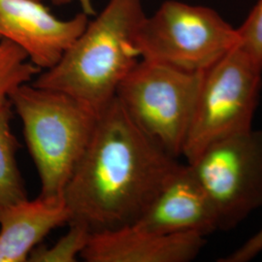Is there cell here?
<instances>
[{
	"mask_svg": "<svg viewBox=\"0 0 262 262\" xmlns=\"http://www.w3.org/2000/svg\"><path fill=\"white\" fill-rule=\"evenodd\" d=\"M180 165L115 98L98 115L64 188L69 224L94 233L137 223Z\"/></svg>",
	"mask_w": 262,
	"mask_h": 262,
	"instance_id": "1",
	"label": "cell"
},
{
	"mask_svg": "<svg viewBox=\"0 0 262 262\" xmlns=\"http://www.w3.org/2000/svg\"><path fill=\"white\" fill-rule=\"evenodd\" d=\"M145 17L142 0H109L56 64L31 84L67 94L98 116L140 60L135 36Z\"/></svg>",
	"mask_w": 262,
	"mask_h": 262,
	"instance_id": "2",
	"label": "cell"
},
{
	"mask_svg": "<svg viewBox=\"0 0 262 262\" xmlns=\"http://www.w3.org/2000/svg\"><path fill=\"white\" fill-rule=\"evenodd\" d=\"M23 122L43 196H63L90 142L97 115L67 94L23 84L10 96Z\"/></svg>",
	"mask_w": 262,
	"mask_h": 262,
	"instance_id": "3",
	"label": "cell"
},
{
	"mask_svg": "<svg viewBox=\"0 0 262 262\" xmlns=\"http://www.w3.org/2000/svg\"><path fill=\"white\" fill-rule=\"evenodd\" d=\"M204 72L140 58L116 98L131 120L171 157L183 155Z\"/></svg>",
	"mask_w": 262,
	"mask_h": 262,
	"instance_id": "4",
	"label": "cell"
},
{
	"mask_svg": "<svg viewBox=\"0 0 262 262\" xmlns=\"http://www.w3.org/2000/svg\"><path fill=\"white\" fill-rule=\"evenodd\" d=\"M237 28L215 10L167 0L145 17L135 36L140 58L204 72L238 46Z\"/></svg>",
	"mask_w": 262,
	"mask_h": 262,
	"instance_id": "5",
	"label": "cell"
},
{
	"mask_svg": "<svg viewBox=\"0 0 262 262\" xmlns=\"http://www.w3.org/2000/svg\"><path fill=\"white\" fill-rule=\"evenodd\" d=\"M261 89V68L239 46L204 71L182 155L187 163L215 142L253 128Z\"/></svg>",
	"mask_w": 262,
	"mask_h": 262,
	"instance_id": "6",
	"label": "cell"
},
{
	"mask_svg": "<svg viewBox=\"0 0 262 262\" xmlns=\"http://www.w3.org/2000/svg\"><path fill=\"white\" fill-rule=\"evenodd\" d=\"M187 164L211 200L219 229L234 228L262 206V130L217 141Z\"/></svg>",
	"mask_w": 262,
	"mask_h": 262,
	"instance_id": "7",
	"label": "cell"
},
{
	"mask_svg": "<svg viewBox=\"0 0 262 262\" xmlns=\"http://www.w3.org/2000/svg\"><path fill=\"white\" fill-rule=\"evenodd\" d=\"M88 23L84 13L58 19L34 0H0V40L21 48L41 71L56 64Z\"/></svg>",
	"mask_w": 262,
	"mask_h": 262,
	"instance_id": "8",
	"label": "cell"
},
{
	"mask_svg": "<svg viewBox=\"0 0 262 262\" xmlns=\"http://www.w3.org/2000/svg\"><path fill=\"white\" fill-rule=\"evenodd\" d=\"M206 244L205 236L188 232L161 234L136 224L94 232L81 258L86 262H187Z\"/></svg>",
	"mask_w": 262,
	"mask_h": 262,
	"instance_id": "9",
	"label": "cell"
},
{
	"mask_svg": "<svg viewBox=\"0 0 262 262\" xmlns=\"http://www.w3.org/2000/svg\"><path fill=\"white\" fill-rule=\"evenodd\" d=\"M135 224L161 234L194 232L206 237L219 230L214 207L188 164L179 166Z\"/></svg>",
	"mask_w": 262,
	"mask_h": 262,
	"instance_id": "10",
	"label": "cell"
},
{
	"mask_svg": "<svg viewBox=\"0 0 262 262\" xmlns=\"http://www.w3.org/2000/svg\"><path fill=\"white\" fill-rule=\"evenodd\" d=\"M63 196L28 197L0 206V262H27L32 251L57 227L68 225Z\"/></svg>",
	"mask_w": 262,
	"mask_h": 262,
	"instance_id": "11",
	"label": "cell"
},
{
	"mask_svg": "<svg viewBox=\"0 0 262 262\" xmlns=\"http://www.w3.org/2000/svg\"><path fill=\"white\" fill-rule=\"evenodd\" d=\"M13 111L11 102L0 107V206L28 197L16 159L19 144L11 127Z\"/></svg>",
	"mask_w": 262,
	"mask_h": 262,
	"instance_id": "12",
	"label": "cell"
},
{
	"mask_svg": "<svg viewBox=\"0 0 262 262\" xmlns=\"http://www.w3.org/2000/svg\"><path fill=\"white\" fill-rule=\"evenodd\" d=\"M41 72L28 54L9 40H0V107L9 103L10 96L23 84H28Z\"/></svg>",
	"mask_w": 262,
	"mask_h": 262,
	"instance_id": "13",
	"label": "cell"
},
{
	"mask_svg": "<svg viewBox=\"0 0 262 262\" xmlns=\"http://www.w3.org/2000/svg\"><path fill=\"white\" fill-rule=\"evenodd\" d=\"M68 230L56 243L47 247L37 246L28 257V262H75L81 258L92 232L82 225L68 224Z\"/></svg>",
	"mask_w": 262,
	"mask_h": 262,
	"instance_id": "14",
	"label": "cell"
},
{
	"mask_svg": "<svg viewBox=\"0 0 262 262\" xmlns=\"http://www.w3.org/2000/svg\"><path fill=\"white\" fill-rule=\"evenodd\" d=\"M237 31L238 46L262 69V0L257 1Z\"/></svg>",
	"mask_w": 262,
	"mask_h": 262,
	"instance_id": "15",
	"label": "cell"
},
{
	"mask_svg": "<svg viewBox=\"0 0 262 262\" xmlns=\"http://www.w3.org/2000/svg\"><path fill=\"white\" fill-rule=\"evenodd\" d=\"M262 253V227L233 253L219 259L220 262H249Z\"/></svg>",
	"mask_w": 262,
	"mask_h": 262,
	"instance_id": "16",
	"label": "cell"
},
{
	"mask_svg": "<svg viewBox=\"0 0 262 262\" xmlns=\"http://www.w3.org/2000/svg\"><path fill=\"white\" fill-rule=\"evenodd\" d=\"M34 1H37V2H41V3H44L45 1H51L52 3L56 4V5H66V4H69L75 0H34Z\"/></svg>",
	"mask_w": 262,
	"mask_h": 262,
	"instance_id": "17",
	"label": "cell"
}]
</instances>
